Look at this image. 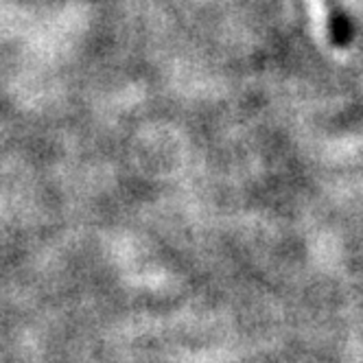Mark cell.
<instances>
[{
	"label": "cell",
	"mask_w": 363,
	"mask_h": 363,
	"mask_svg": "<svg viewBox=\"0 0 363 363\" xmlns=\"http://www.w3.org/2000/svg\"><path fill=\"white\" fill-rule=\"evenodd\" d=\"M326 16V38L335 48H348L354 40L352 20L346 13L342 0H322Z\"/></svg>",
	"instance_id": "6da1fadb"
}]
</instances>
